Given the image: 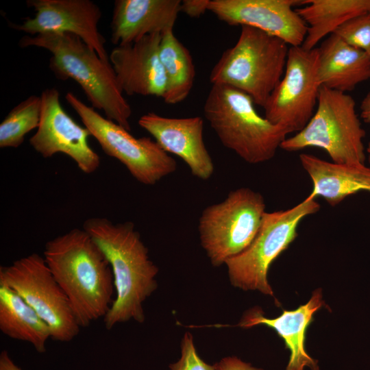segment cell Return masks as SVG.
Wrapping results in <instances>:
<instances>
[{
  "instance_id": "1",
  "label": "cell",
  "mask_w": 370,
  "mask_h": 370,
  "mask_svg": "<svg viewBox=\"0 0 370 370\" xmlns=\"http://www.w3.org/2000/svg\"><path fill=\"white\" fill-rule=\"evenodd\" d=\"M45 260L81 328L104 318L114 301V277L104 253L83 228L47 241Z\"/></svg>"
},
{
  "instance_id": "2",
  "label": "cell",
  "mask_w": 370,
  "mask_h": 370,
  "mask_svg": "<svg viewBox=\"0 0 370 370\" xmlns=\"http://www.w3.org/2000/svg\"><path fill=\"white\" fill-rule=\"evenodd\" d=\"M82 228L104 253L113 273L115 297L103 318L105 328L134 320L143 323V303L156 290L158 267L132 222L114 223L105 217H90Z\"/></svg>"
},
{
  "instance_id": "3",
  "label": "cell",
  "mask_w": 370,
  "mask_h": 370,
  "mask_svg": "<svg viewBox=\"0 0 370 370\" xmlns=\"http://www.w3.org/2000/svg\"><path fill=\"white\" fill-rule=\"evenodd\" d=\"M20 47H37L50 52L49 69L57 78L79 84L92 107L130 131L132 108L123 97L110 62L103 61L80 38L71 33L48 32L25 36Z\"/></svg>"
},
{
  "instance_id": "4",
  "label": "cell",
  "mask_w": 370,
  "mask_h": 370,
  "mask_svg": "<svg viewBox=\"0 0 370 370\" xmlns=\"http://www.w3.org/2000/svg\"><path fill=\"white\" fill-rule=\"evenodd\" d=\"M246 93L225 84H212L204 114L222 145L249 164L271 160L289 134L261 116Z\"/></svg>"
},
{
  "instance_id": "5",
  "label": "cell",
  "mask_w": 370,
  "mask_h": 370,
  "mask_svg": "<svg viewBox=\"0 0 370 370\" xmlns=\"http://www.w3.org/2000/svg\"><path fill=\"white\" fill-rule=\"evenodd\" d=\"M290 46L259 29L241 26L236 44L213 66L212 84H225L247 95L264 108L284 73Z\"/></svg>"
},
{
  "instance_id": "6",
  "label": "cell",
  "mask_w": 370,
  "mask_h": 370,
  "mask_svg": "<svg viewBox=\"0 0 370 370\" xmlns=\"http://www.w3.org/2000/svg\"><path fill=\"white\" fill-rule=\"evenodd\" d=\"M365 131L356 102L345 92L321 87L317 110L306 125L280 148L288 152L306 147L323 149L336 163H365Z\"/></svg>"
},
{
  "instance_id": "7",
  "label": "cell",
  "mask_w": 370,
  "mask_h": 370,
  "mask_svg": "<svg viewBox=\"0 0 370 370\" xmlns=\"http://www.w3.org/2000/svg\"><path fill=\"white\" fill-rule=\"evenodd\" d=\"M319 209V202L309 195L291 208L266 212L251 243L225 263L231 284L273 296L267 278L271 264L296 238L301 221Z\"/></svg>"
},
{
  "instance_id": "8",
  "label": "cell",
  "mask_w": 370,
  "mask_h": 370,
  "mask_svg": "<svg viewBox=\"0 0 370 370\" xmlns=\"http://www.w3.org/2000/svg\"><path fill=\"white\" fill-rule=\"evenodd\" d=\"M265 207L260 193L241 187L231 190L223 201L204 209L198 223L199 240L214 267L225 264L251 243Z\"/></svg>"
},
{
  "instance_id": "9",
  "label": "cell",
  "mask_w": 370,
  "mask_h": 370,
  "mask_svg": "<svg viewBox=\"0 0 370 370\" xmlns=\"http://www.w3.org/2000/svg\"><path fill=\"white\" fill-rule=\"evenodd\" d=\"M65 99L103 152L121 162L138 182L154 185L176 170L175 159L155 140L134 137L130 131L104 118L71 92Z\"/></svg>"
},
{
  "instance_id": "10",
  "label": "cell",
  "mask_w": 370,
  "mask_h": 370,
  "mask_svg": "<svg viewBox=\"0 0 370 370\" xmlns=\"http://www.w3.org/2000/svg\"><path fill=\"white\" fill-rule=\"evenodd\" d=\"M0 285L17 293L48 325L51 339L69 342L80 331L69 300L43 256L36 253L0 267Z\"/></svg>"
},
{
  "instance_id": "11",
  "label": "cell",
  "mask_w": 370,
  "mask_h": 370,
  "mask_svg": "<svg viewBox=\"0 0 370 370\" xmlns=\"http://www.w3.org/2000/svg\"><path fill=\"white\" fill-rule=\"evenodd\" d=\"M318 66V47H290L283 77L263 108L264 117L289 134L301 131L317 105Z\"/></svg>"
},
{
  "instance_id": "12",
  "label": "cell",
  "mask_w": 370,
  "mask_h": 370,
  "mask_svg": "<svg viewBox=\"0 0 370 370\" xmlns=\"http://www.w3.org/2000/svg\"><path fill=\"white\" fill-rule=\"evenodd\" d=\"M40 98V123L37 131L29 138L30 145L45 158L64 153L84 173H94L101 162L99 156L88 143L91 136L88 130L76 123L64 110L56 88L45 89Z\"/></svg>"
},
{
  "instance_id": "13",
  "label": "cell",
  "mask_w": 370,
  "mask_h": 370,
  "mask_svg": "<svg viewBox=\"0 0 370 370\" xmlns=\"http://www.w3.org/2000/svg\"><path fill=\"white\" fill-rule=\"evenodd\" d=\"M34 16L20 24L10 26L29 36L48 32L76 35L93 49L103 61L110 62L105 48L106 40L98 28L102 13L90 0H27Z\"/></svg>"
},
{
  "instance_id": "14",
  "label": "cell",
  "mask_w": 370,
  "mask_h": 370,
  "mask_svg": "<svg viewBox=\"0 0 370 370\" xmlns=\"http://www.w3.org/2000/svg\"><path fill=\"white\" fill-rule=\"evenodd\" d=\"M297 0H210L208 10L229 25L259 29L286 42L301 46L308 26L293 6Z\"/></svg>"
},
{
  "instance_id": "15",
  "label": "cell",
  "mask_w": 370,
  "mask_h": 370,
  "mask_svg": "<svg viewBox=\"0 0 370 370\" xmlns=\"http://www.w3.org/2000/svg\"><path fill=\"white\" fill-rule=\"evenodd\" d=\"M162 35H147L111 51L109 60L123 93L163 97L166 79L159 55Z\"/></svg>"
},
{
  "instance_id": "16",
  "label": "cell",
  "mask_w": 370,
  "mask_h": 370,
  "mask_svg": "<svg viewBox=\"0 0 370 370\" xmlns=\"http://www.w3.org/2000/svg\"><path fill=\"white\" fill-rule=\"evenodd\" d=\"M138 123L164 151L180 158L193 175L202 180L212 175L214 166L204 141L201 117L171 118L151 112Z\"/></svg>"
},
{
  "instance_id": "17",
  "label": "cell",
  "mask_w": 370,
  "mask_h": 370,
  "mask_svg": "<svg viewBox=\"0 0 370 370\" xmlns=\"http://www.w3.org/2000/svg\"><path fill=\"white\" fill-rule=\"evenodd\" d=\"M180 0H116L110 23V41L117 45L173 31Z\"/></svg>"
},
{
  "instance_id": "18",
  "label": "cell",
  "mask_w": 370,
  "mask_h": 370,
  "mask_svg": "<svg viewBox=\"0 0 370 370\" xmlns=\"http://www.w3.org/2000/svg\"><path fill=\"white\" fill-rule=\"evenodd\" d=\"M320 289L313 292L309 301L292 310H284L274 319L266 318L260 309L254 308L246 312L238 326L250 328L258 325H267L278 333L290 351L286 370H319L317 360L307 353L305 348L306 333L314 313L323 305Z\"/></svg>"
},
{
  "instance_id": "19",
  "label": "cell",
  "mask_w": 370,
  "mask_h": 370,
  "mask_svg": "<svg viewBox=\"0 0 370 370\" xmlns=\"http://www.w3.org/2000/svg\"><path fill=\"white\" fill-rule=\"evenodd\" d=\"M299 160L313 184L310 195L323 198L331 206L358 192L370 193V167L365 163H336L304 153Z\"/></svg>"
},
{
  "instance_id": "20",
  "label": "cell",
  "mask_w": 370,
  "mask_h": 370,
  "mask_svg": "<svg viewBox=\"0 0 370 370\" xmlns=\"http://www.w3.org/2000/svg\"><path fill=\"white\" fill-rule=\"evenodd\" d=\"M318 49L321 87L346 93L370 79V57L337 35L330 34Z\"/></svg>"
},
{
  "instance_id": "21",
  "label": "cell",
  "mask_w": 370,
  "mask_h": 370,
  "mask_svg": "<svg viewBox=\"0 0 370 370\" xmlns=\"http://www.w3.org/2000/svg\"><path fill=\"white\" fill-rule=\"evenodd\" d=\"M0 330L8 337L30 343L36 352H46L51 333L48 325L14 291L0 285Z\"/></svg>"
},
{
  "instance_id": "22",
  "label": "cell",
  "mask_w": 370,
  "mask_h": 370,
  "mask_svg": "<svg viewBox=\"0 0 370 370\" xmlns=\"http://www.w3.org/2000/svg\"><path fill=\"white\" fill-rule=\"evenodd\" d=\"M295 10L308 26L301 47L316 48L317 43L349 19L370 12V0H308Z\"/></svg>"
},
{
  "instance_id": "23",
  "label": "cell",
  "mask_w": 370,
  "mask_h": 370,
  "mask_svg": "<svg viewBox=\"0 0 370 370\" xmlns=\"http://www.w3.org/2000/svg\"><path fill=\"white\" fill-rule=\"evenodd\" d=\"M159 55L166 79L162 99L167 104L180 103L188 96L194 84L195 69L191 54L170 31L162 35Z\"/></svg>"
},
{
  "instance_id": "24",
  "label": "cell",
  "mask_w": 370,
  "mask_h": 370,
  "mask_svg": "<svg viewBox=\"0 0 370 370\" xmlns=\"http://www.w3.org/2000/svg\"><path fill=\"white\" fill-rule=\"evenodd\" d=\"M40 96L31 95L14 107L0 124V147L17 148L25 136L39 125Z\"/></svg>"
},
{
  "instance_id": "25",
  "label": "cell",
  "mask_w": 370,
  "mask_h": 370,
  "mask_svg": "<svg viewBox=\"0 0 370 370\" xmlns=\"http://www.w3.org/2000/svg\"><path fill=\"white\" fill-rule=\"evenodd\" d=\"M333 34L348 45L365 51L370 57V12L349 19Z\"/></svg>"
},
{
  "instance_id": "26",
  "label": "cell",
  "mask_w": 370,
  "mask_h": 370,
  "mask_svg": "<svg viewBox=\"0 0 370 370\" xmlns=\"http://www.w3.org/2000/svg\"><path fill=\"white\" fill-rule=\"evenodd\" d=\"M169 367L171 370H215L214 365L206 363L199 356L189 332H186L182 340L180 359Z\"/></svg>"
},
{
  "instance_id": "27",
  "label": "cell",
  "mask_w": 370,
  "mask_h": 370,
  "mask_svg": "<svg viewBox=\"0 0 370 370\" xmlns=\"http://www.w3.org/2000/svg\"><path fill=\"white\" fill-rule=\"evenodd\" d=\"M210 1V0L181 1L180 12L191 18H199L208 10Z\"/></svg>"
},
{
  "instance_id": "28",
  "label": "cell",
  "mask_w": 370,
  "mask_h": 370,
  "mask_svg": "<svg viewBox=\"0 0 370 370\" xmlns=\"http://www.w3.org/2000/svg\"><path fill=\"white\" fill-rule=\"evenodd\" d=\"M214 366L215 370H262L256 368L235 356L225 357Z\"/></svg>"
},
{
  "instance_id": "29",
  "label": "cell",
  "mask_w": 370,
  "mask_h": 370,
  "mask_svg": "<svg viewBox=\"0 0 370 370\" xmlns=\"http://www.w3.org/2000/svg\"><path fill=\"white\" fill-rule=\"evenodd\" d=\"M360 117L367 123H370V91L362 99L360 105ZM367 152L370 154V142L368 145Z\"/></svg>"
},
{
  "instance_id": "30",
  "label": "cell",
  "mask_w": 370,
  "mask_h": 370,
  "mask_svg": "<svg viewBox=\"0 0 370 370\" xmlns=\"http://www.w3.org/2000/svg\"><path fill=\"white\" fill-rule=\"evenodd\" d=\"M0 370H22L20 367L14 363L10 358L8 352L5 350L0 354Z\"/></svg>"
},
{
  "instance_id": "31",
  "label": "cell",
  "mask_w": 370,
  "mask_h": 370,
  "mask_svg": "<svg viewBox=\"0 0 370 370\" xmlns=\"http://www.w3.org/2000/svg\"><path fill=\"white\" fill-rule=\"evenodd\" d=\"M369 163H370V154L369 156Z\"/></svg>"
}]
</instances>
